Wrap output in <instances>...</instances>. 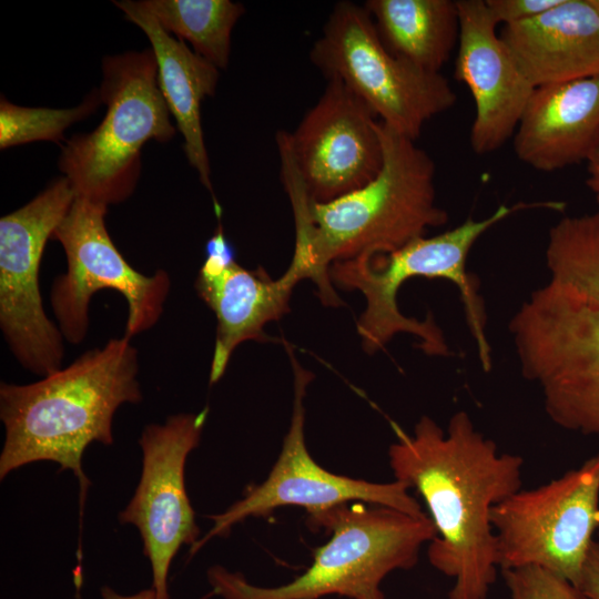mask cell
I'll use <instances>...</instances> for the list:
<instances>
[{
  "label": "cell",
  "instance_id": "obj_27",
  "mask_svg": "<svg viewBox=\"0 0 599 599\" xmlns=\"http://www.w3.org/2000/svg\"><path fill=\"white\" fill-rule=\"evenodd\" d=\"M586 185L595 196L599 209V148L587 162Z\"/></svg>",
  "mask_w": 599,
  "mask_h": 599
},
{
  "label": "cell",
  "instance_id": "obj_1",
  "mask_svg": "<svg viewBox=\"0 0 599 599\" xmlns=\"http://www.w3.org/2000/svg\"><path fill=\"white\" fill-rule=\"evenodd\" d=\"M393 427L389 465L395 480L415 488L427 506L436 529L428 560L454 579L448 598L487 599L499 567L491 510L521 488L522 458L500 453L463 410L446 430L428 416L413 435Z\"/></svg>",
  "mask_w": 599,
  "mask_h": 599
},
{
  "label": "cell",
  "instance_id": "obj_20",
  "mask_svg": "<svg viewBox=\"0 0 599 599\" xmlns=\"http://www.w3.org/2000/svg\"><path fill=\"white\" fill-rule=\"evenodd\" d=\"M384 45L395 55L432 72H440L459 39L455 0H367Z\"/></svg>",
  "mask_w": 599,
  "mask_h": 599
},
{
  "label": "cell",
  "instance_id": "obj_7",
  "mask_svg": "<svg viewBox=\"0 0 599 599\" xmlns=\"http://www.w3.org/2000/svg\"><path fill=\"white\" fill-rule=\"evenodd\" d=\"M526 379L537 384L549 418L599 435V306L548 282L509 322Z\"/></svg>",
  "mask_w": 599,
  "mask_h": 599
},
{
  "label": "cell",
  "instance_id": "obj_13",
  "mask_svg": "<svg viewBox=\"0 0 599 599\" xmlns=\"http://www.w3.org/2000/svg\"><path fill=\"white\" fill-rule=\"evenodd\" d=\"M209 408L171 415L164 424L144 427L139 445L142 473L121 524L138 528L152 569V589L158 599H169L167 576L183 545L194 546L200 529L185 489V463L199 446Z\"/></svg>",
  "mask_w": 599,
  "mask_h": 599
},
{
  "label": "cell",
  "instance_id": "obj_9",
  "mask_svg": "<svg viewBox=\"0 0 599 599\" xmlns=\"http://www.w3.org/2000/svg\"><path fill=\"white\" fill-rule=\"evenodd\" d=\"M502 569L536 566L579 586L599 530V453L532 489H519L491 510Z\"/></svg>",
  "mask_w": 599,
  "mask_h": 599
},
{
  "label": "cell",
  "instance_id": "obj_3",
  "mask_svg": "<svg viewBox=\"0 0 599 599\" xmlns=\"http://www.w3.org/2000/svg\"><path fill=\"white\" fill-rule=\"evenodd\" d=\"M130 339L112 338L38 382L1 383V479L28 464L53 461L78 478L83 507L90 485L84 450L93 441L112 445L116 409L142 400L138 351Z\"/></svg>",
  "mask_w": 599,
  "mask_h": 599
},
{
  "label": "cell",
  "instance_id": "obj_17",
  "mask_svg": "<svg viewBox=\"0 0 599 599\" xmlns=\"http://www.w3.org/2000/svg\"><path fill=\"white\" fill-rule=\"evenodd\" d=\"M512 139L537 171L587 163L599 148V75L536 87Z\"/></svg>",
  "mask_w": 599,
  "mask_h": 599
},
{
  "label": "cell",
  "instance_id": "obj_5",
  "mask_svg": "<svg viewBox=\"0 0 599 599\" xmlns=\"http://www.w3.org/2000/svg\"><path fill=\"white\" fill-rule=\"evenodd\" d=\"M308 524L332 532L317 548L312 566L281 587L253 586L222 566L207 570L213 592L223 599H318L339 595L352 599H384L382 580L397 569H409L420 547L436 537L427 516H412L389 507L347 504L315 516Z\"/></svg>",
  "mask_w": 599,
  "mask_h": 599
},
{
  "label": "cell",
  "instance_id": "obj_8",
  "mask_svg": "<svg viewBox=\"0 0 599 599\" xmlns=\"http://www.w3.org/2000/svg\"><path fill=\"white\" fill-rule=\"evenodd\" d=\"M309 59L326 80H339L382 123L414 141L457 100L440 72L424 70L384 45L364 4L337 2Z\"/></svg>",
  "mask_w": 599,
  "mask_h": 599
},
{
  "label": "cell",
  "instance_id": "obj_4",
  "mask_svg": "<svg viewBox=\"0 0 599 599\" xmlns=\"http://www.w3.org/2000/svg\"><path fill=\"white\" fill-rule=\"evenodd\" d=\"M561 202L500 205L483 220L467 217L454 229L432 237H417L392 253L363 254L337 261L329 266L331 282L346 291H359L366 307L357 321V333L364 351L382 349L396 334L409 333L420 341V348L432 356L450 354L441 329L433 317L424 321L403 315L397 305L400 286L412 277L444 278L459 291L467 325L474 338L479 362L491 367V348L486 333V313L477 282L466 270L469 252L476 241L510 214L530 207L560 210Z\"/></svg>",
  "mask_w": 599,
  "mask_h": 599
},
{
  "label": "cell",
  "instance_id": "obj_11",
  "mask_svg": "<svg viewBox=\"0 0 599 599\" xmlns=\"http://www.w3.org/2000/svg\"><path fill=\"white\" fill-rule=\"evenodd\" d=\"M74 200L60 176L0 220V327L20 365L41 377L61 369L64 354L62 333L42 305L41 258Z\"/></svg>",
  "mask_w": 599,
  "mask_h": 599
},
{
  "label": "cell",
  "instance_id": "obj_12",
  "mask_svg": "<svg viewBox=\"0 0 599 599\" xmlns=\"http://www.w3.org/2000/svg\"><path fill=\"white\" fill-rule=\"evenodd\" d=\"M284 345L294 373V403L281 454L263 484L251 488L225 511L209 516L213 526L191 547L190 554L196 552L214 537L226 536L242 520L266 516L284 506H300L309 516H315L348 501L361 500L412 516L426 515L419 502L409 495V488L398 480L377 484L335 475L312 458L304 437L303 399L313 374L300 364L286 341Z\"/></svg>",
  "mask_w": 599,
  "mask_h": 599
},
{
  "label": "cell",
  "instance_id": "obj_28",
  "mask_svg": "<svg viewBox=\"0 0 599 599\" xmlns=\"http://www.w3.org/2000/svg\"><path fill=\"white\" fill-rule=\"evenodd\" d=\"M101 597L102 599H158L155 591L150 589L141 590L134 595H121L114 591L109 586H103L101 588Z\"/></svg>",
  "mask_w": 599,
  "mask_h": 599
},
{
  "label": "cell",
  "instance_id": "obj_15",
  "mask_svg": "<svg viewBox=\"0 0 599 599\" xmlns=\"http://www.w3.org/2000/svg\"><path fill=\"white\" fill-rule=\"evenodd\" d=\"M305 278H308L307 268L297 258L292 257L281 277L271 278L263 267L248 270L241 266L235 260L234 246L225 235L209 238L195 287L216 317L211 385L221 379L240 344L272 339L264 332L265 325L290 311L294 287Z\"/></svg>",
  "mask_w": 599,
  "mask_h": 599
},
{
  "label": "cell",
  "instance_id": "obj_19",
  "mask_svg": "<svg viewBox=\"0 0 599 599\" xmlns=\"http://www.w3.org/2000/svg\"><path fill=\"white\" fill-rule=\"evenodd\" d=\"M114 3L123 11L125 19L136 24L149 38L158 64L159 87L183 136V150L190 165L196 170L200 182L212 194L216 214L220 215L201 120V103L204 98L215 93L219 69L191 50L185 41L166 32L143 1Z\"/></svg>",
  "mask_w": 599,
  "mask_h": 599
},
{
  "label": "cell",
  "instance_id": "obj_2",
  "mask_svg": "<svg viewBox=\"0 0 599 599\" xmlns=\"http://www.w3.org/2000/svg\"><path fill=\"white\" fill-rule=\"evenodd\" d=\"M383 164L367 184L326 203L311 202L301 187L287 190L295 222L293 257L326 306L343 305L329 266L363 254L392 253L447 223L437 204L436 166L430 155L378 120Z\"/></svg>",
  "mask_w": 599,
  "mask_h": 599
},
{
  "label": "cell",
  "instance_id": "obj_26",
  "mask_svg": "<svg viewBox=\"0 0 599 599\" xmlns=\"http://www.w3.org/2000/svg\"><path fill=\"white\" fill-rule=\"evenodd\" d=\"M589 598L599 599V542L593 541L578 586Z\"/></svg>",
  "mask_w": 599,
  "mask_h": 599
},
{
  "label": "cell",
  "instance_id": "obj_10",
  "mask_svg": "<svg viewBox=\"0 0 599 599\" xmlns=\"http://www.w3.org/2000/svg\"><path fill=\"white\" fill-rule=\"evenodd\" d=\"M108 206L82 197L73 201L52 238L60 242L67 272L51 290L52 311L63 338L80 344L89 328V303L101 290H114L128 303L124 336L152 328L162 315L171 281L165 271L144 275L118 251L106 226Z\"/></svg>",
  "mask_w": 599,
  "mask_h": 599
},
{
  "label": "cell",
  "instance_id": "obj_16",
  "mask_svg": "<svg viewBox=\"0 0 599 599\" xmlns=\"http://www.w3.org/2000/svg\"><path fill=\"white\" fill-rule=\"evenodd\" d=\"M459 39L455 78L475 102L469 141L481 155L514 136L535 87L496 32L497 21L485 0H457Z\"/></svg>",
  "mask_w": 599,
  "mask_h": 599
},
{
  "label": "cell",
  "instance_id": "obj_18",
  "mask_svg": "<svg viewBox=\"0 0 599 599\" xmlns=\"http://www.w3.org/2000/svg\"><path fill=\"white\" fill-rule=\"evenodd\" d=\"M499 35L535 88L599 75V0H560Z\"/></svg>",
  "mask_w": 599,
  "mask_h": 599
},
{
  "label": "cell",
  "instance_id": "obj_24",
  "mask_svg": "<svg viewBox=\"0 0 599 599\" xmlns=\"http://www.w3.org/2000/svg\"><path fill=\"white\" fill-rule=\"evenodd\" d=\"M511 599H591L570 581L536 566L501 570Z\"/></svg>",
  "mask_w": 599,
  "mask_h": 599
},
{
  "label": "cell",
  "instance_id": "obj_14",
  "mask_svg": "<svg viewBox=\"0 0 599 599\" xmlns=\"http://www.w3.org/2000/svg\"><path fill=\"white\" fill-rule=\"evenodd\" d=\"M276 138L287 148L311 202L326 203L370 182L383 164L378 120L337 79L293 132Z\"/></svg>",
  "mask_w": 599,
  "mask_h": 599
},
{
  "label": "cell",
  "instance_id": "obj_23",
  "mask_svg": "<svg viewBox=\"0 0 599 599\" xmlns=\"http://www.w3.org/2000/svg\"><path fill=\"white\" fill-rule=\"evenodd\" d=\"M101 102L99 90L71 109L27 108L0 101V148L2 150L34 141H65L64 131L94 112Z\"/></svg>",
  "mask_w": 599,
  "mask_h": 599
},
{
  "label": "cell",
  "instance_id": "obj_6",
  "mask_svg": "<svg viewBox=\"0 0 599 599\" xmlns=\"http://www.w3.org/2000/svg\"><path fill=\"white\" fill-rule=\"evenodd\" d=\"M99 94L106 105L103 120L92 132L65 140L58 165L77 197L108 206L133 193L144 143L167 142L176 129L152 49L104 57Z\"/></svg>",
  "mask_w": 599,
  "mask_h": 599
},
{
  "label": "cell",
  "instance_id": "obj_22",
  "mask_svg": "<svg viewBox=\"0 0 599 599\" xmlns=\"http://www.w3.org/2000/svg\"><path fill=\"white\" fill-rule=\"evenodd\" d=\"M546 264L549 282L599 306V209L550 227Z\"/></svg>",
  "mask_w": 599,
  "mask_h": 599
},
{
  "label": "cell",
  "instance_id": "obj_25",
  "mask_svg": "<svg viewBox=\"0 0 599 599\" xmlns=\"http://www.w3.org/2000/svg\"><path fill=\"white\" fill-rule=\"evenodd\" d=\"M490 13L504 26L531 20L548 11L560 0H485Z\"/></svg>",
  "mask_w": 599,
  "mask_h": 599
},
{
  "label": "cell",
  "instance_id": "obj_21",
  "mask_svg": "<svg viewBox=\"0 0 599 599\" xmlns=\"http://www.w3.org/2000/svg\"><path fill=\"white\" fill-rule=\"evenodd\" d=\"M160 26L217 69H226L232 30L244 7L231 0H144Z\"/></svg>",
  "mask_w": 599,
  "mask_h": 599
}]
</instances>
